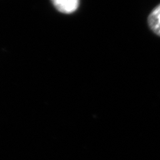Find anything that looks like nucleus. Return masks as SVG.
I'll use <instances>...</instances> for the list:
<instances>
[{
    "label": "nucleus",
    "instance_id": "1",
    "mask_svg": "<svg viewBox=\"0 0 160 160\" xmlns=\"http://www.w3.org/2000/svg\"><path fill=\"white\" fill-rule=\"evenodd\" d=\"M52 2L59 12L66 14L76 12L79 4V0H52Z\"/></svg>",
    "mask_w": 160,
    "mask_h": 160
},
{
    "label": "nucleus",
    "instance_id": "2",
    "mask_svg": "<svg viewBox=\"0 0 160 160\" xmlns=\"http://www.w3.org/2000/svg\"><path fill=\"white\" fill-rule=\"evenodd\" d=\"M148 23L149 29L160 37V3L149 13Z\"/></svg>",
    "mask_w": 160,
    "mask_h": 160
}]
</instances>
